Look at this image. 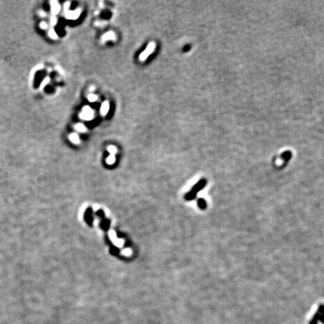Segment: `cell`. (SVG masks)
Listing matches in <instances>:
<instances>
[{
  "instance_id": "277c9868",
  "label": "cell",
  "mask_w": 324,
  "mask_h": 324,
  "mask_svg": "<svg viewBox=\"0 0 324 324\" xmlns=\"http://www.w3.org/2000/svg\"><path fill=\"white\" fill-rule=\"evenodd\" d=\"M206 185H207V180H206L205 179H201V180H200L197 183L195 184L194 186L193 187L192 190H191V191H193V192H194L195 194H197L198 191L202 190L203 188L206 186Z\"/></svg>"
},
{
  "instance_id": "2e32d148",
  "label": "cell",
  "mask_w": 324,
  "mask_h": 324,
  "mask_svg": "<svg viewBox=\"0 0 324 324\" xmlns=\"http://www.w3.org/2000/svg\"><path fill=\"white\" fill-rule=\"evenodd\" d=\"M115 162V157L114 155H111L109 157L107 158V163L108 164H113Z\"/></svg>"
},
{
  "instance_id": "3957f363",
  "label": "cell",
  "mask_w": 324,
  "mask_h": 324,
  "mask_svg": "<svg viewBox=\"0 0 324 324\" xmlns=\"http://www.w3.org/2000/svg\"><path fill=\"white\" fill-rule=\"evenodd\" d=\"M155 48V45L153 42H150V43L148 45V46L146 47V49L144 50V52L141 53V54L140 55V60L141 61H145L146 58L154 51Z\"/></svg>"
},
{
  "instance_id": "8992f818",
  "label": "cell",
  "mask_w": 324,
  "mask_h": 324,
  "mask_svg": "<svg viewBox=\"0 0 324 324\" xmlns=\"http://www.w3.org/2000/svg\"><path fill=\"white\" fill-rule=\"evenodd\" d=\"M101 40H102V41H104V42L108 40H116V35H115V33L114 32L110 31V32L105 33V34L102 36Z\"/></svg>"
},
{
  "instance_id": "4fadbf2b",
  "label": "cell",
  "mask_w": 324,
  "mask_h": 324,
  "mask_svg": "<svg viewBox=\"0 0 324 324\" xmlns=\"http://www.w3.org/2000/svg\"><path fill=\"white\" fill-rule=\"evenodd\" d=\"M196 194H195L193 191H190V192H188V194L185 195V199H186L187 200H192L195 199Z\"/></svg>"
},
{
  "instance_id": "6da1fadb",
  "label": "cell",
  "mask_w": 324,
  "mask_h": 324,
  "mask_svg": "<svg viewBox=\"0 0 324 324\" xmlns=\"http://www.w3.org/2000/svg\"><path fill=\"white\" fill-rule=\"evenodd\" d=\"M320 321L324 324V306L323 305H320L319 306L318 310H317V313L314 315L313 318L311 319V320L310 321L309 324H317L318 322Z\"/></svg>"
},
{
  "instance_id": "5bb4252c",
  "label": "cell",
  "mask_w": 324,
  "mask_h": 324,
  "mask_svg": "<svg viewBox=\"0 0 324 324\" xmlns=\"http://www.w3.org/2000/svg\"><path fill=\"white\" fill-rule=\"evenodd\" d=\"M75 129H76L78 131H80V132H84L86 131V127L84 126V125H83V124H77L76 125H75Z\"/></svg>"
},
{
  "instance_id": "52a82bcc",
  "label": "cell",
  "mask_w": 324,
  "mask_h": 324,
  "mask_svg": "<svg viewBox=\"0 0 324 324\" xmlns=\"http://www.w3.org/2000/svg\"><path fill=\"white\" fill-rule=\"evenodd\" d=\"M109 109H110V104L109 103H108V101H104L103 104H101V114L102 115V116H106V114H107L108 111H109Z\"/></svg>"
},
{
  "instance_id": "ba28073f",
  "label": "cell",
  "mask_w": 324,
  "mask_h": 324,
  "mask_svg": "<svg viewBox=\"0 0 324 324\" xmlns=\"http://www.w3.org/2000/svg\"><path fill=\"white\" fill-rule=\"evenodd\" d=\"M85 220L89 224H92V210L88 209L85 213Z\"/></svg>"
},
{
  "instance_id": "7402d4cb",
  "label": "cell",
  "mask_w": 324,
  "mask_h": 324,
  "mask_svg": "<svg viewBox=\"0 0 324 324\" xmlns=\"http://www.w3.org/2000/svg\"><path fill=\"white\" fill-rule=\"evenodd\" d=\"M41 27L43 28V29H46V28L48 27V25L45 23H41Z\"/></svg>"
},
{
  "instance_id": "7c38bea8",
  "label": "cell",
  "mask_w": 324,
  "mask_h": 324,
  "mask_svg": "<svg viewBox=\"0 0 324 324\" xmlns=\"http://www.w3.org/2000/svg\"><path fill=\"white\" fill-rule=\"evenodd\" d=\"M197 205L201 210H204V209L207 208V202L203 198H200L197 200Z\"/></svg>"
},
{
  "instance_id": "9c48e42d",
  "label": "cell",
  "mask_w": 324,
  "mask_h": 324,
  "mask_svg": "<svg viewBox=\"0 0 324 324\" xmlns=\"http://www.w3.org/2000/svg\"><path fill=\"white\" fill-rule=\"evenodd\" d=\"M51 10L53 15H56L60 10V6L56 1L51 2Z\"/></svg>"
},
{
  "instance_id": "44dd1931",
  "label": "cell",
  "mask_w": 324,
  "mask_h": 324,
  "mask_svg": "<svg viewBox=\"0 0 324 324\" xmlns=\"http://www.w3.org/2000/svg\"><path fill=\"white\" fill-rule=\"evenodd\" d=\"M97 215L100 217V218H104V212L102 210H99L97 212Z\"/></svg>"
},
{
  "instance_id": "30bf717a",
  "label": "cell",
  "mask_w": 324,
  "mask_h": 324,
  "mask_svg": "<svg viewBox=\"0 0 324 324\" xmlns=\"http://www.w3.org/2000/svg\"><path fill=\"white\" fill-rule=\"evenodd\" d=\"M69 140H70L71 142H73L74 144H79L80 143V138L77 134H71L69 135Z\"/></svg>"
},
{
  "instance_id": "7a4b0ae2",
  "label": "cell",
  "mask_w": 324,
  "mask_h": 324,
  "mask_svg": "<svg viewBox=\"0 0 324 324\" xmlns=\"http://www.w3.org/2000/svg\"><path fill=\"white\" fill-rule=\"evenodd\" d=\"M93 111L88 106L84 107L83 108V110H82V112L80 114V118L86 121L91 120V119L93 118Z\"/></svg>"
},
{
  "instance_id": "ffe728a7",
  "label": "cell",
  "mask_w": 324,
  "mask_h": 324,
  "mask_svg": "<svg viewBox=\"0 0 324 324\" xmlns=\"http://www.w3.org/2000/svg\"><path fill=\"white\" fill-rule=\"evenodd\" d=\"M111 252L113 254H117L119 252V250L116 248V247H111Z\"/></svg>"
},
{
  "instance_id": "603a6c76",
  "label": "cell",
  "mask_w": 324,
  "mask_h": 324,
  "mask_svg": "<svg viewBox=\"0 0 324 324\" xmlns=\"http://www.w3.org/2000/svg\"><path fill=\"white\" fill-rule=\"evenodd\" d=\"M56 19L55 18V17H53L51 20V24L53 26V25L56 24Z\"/></svg>"
},
{
  "instance_id": "9a60e30c",
  "label": "cell",
  "mask_w": 324,
  "mask_h": 324,
  "mask_svg": "<svg viewBox=\"0 0 324 324\" xmlns=\"http://www.w3.org/2000/svg\"><path fill=\"white\" fill-rule=\"evenodd\" d=\"M110 225V221L108 220H104L101 222V227L104 230H107Z\"/></svg>"
},
{
  "instance_id": "e0dca14e",
  "label": "cell",
  "mask_w": 324,
  "mask_h": 324,
  "mask_svg": "<svg viewBox=\"0 0 324 324\" xmlns=\"http://www.w3.org/2000/svg\"><path fill=\"white\" fill-rule=\"evenodd\" d=\"M107 150H108V152L111 154V155H114V154L116 152V148L114 146H110L109 147L107 148Z\"/></svg>"
},
{
  "instance_id": "8fae6325",
  "label": "cell",
  "mask_w": 324,
  "mask_h": 324,
  "mask_svg": "<svg viewBox=\"0 0 324 324\" xmlns=\"http://www.w3.org/2000/svg\"><path fill=\"white\" fill-rule=\"evenodd\" d=\"M291 157L292 153L290 151H286V152H284V153L281 155V158H282L284 161H288L291 158Z\"/></svg>"
},
{
  "instance_id": "d6986e66",
  "label": "cell",
  "mask_w": 324,
  "mask_h": 324,
  "mask_svg": "<svg viewBox=\"0 0 324 324\" xmlns=\"http://www.w3.org/2000/svg\"><path fill=\"white\" fill-rule=\"evenodd\" d=\"M49 35H50V37L52 38H57V35L54 32L53 29H50V30L49 31Z\"/></svg>"
},
{
  "instance_id": "5b68a950",
  "label": "cell",
  "mask_w": 324,
  "mask_h": 324,
  "mask_svg": "<svg viewBox=\"0 0 324 324\" xmlns=\"http://www.w3.org/2000/svg\"><path fill=\"white\" fill-rule=\"evenodd\" d=\"M81 14V9H77L76 11H74V12H70V11H67L65 12V16L68 19H70V20H76L79 17L80 15Z\"/></svg>"
},
{
  "instance_id": "ac0fdd59",
  "label": "cell",
  "mask_w": 324,
  "mask_h": 324,
  "mask_svg": "<svg viewBox=\"0 0 324 324\" xmlns=\"http://www.w3.org/2000/svg\"><path fill=\"white\" fill-rule=\"evenodd\" d=\"M88 100L91 102H94L97 100V96L93 95V94H90V95H88Z\"/></svg>"
}]
</instances>
